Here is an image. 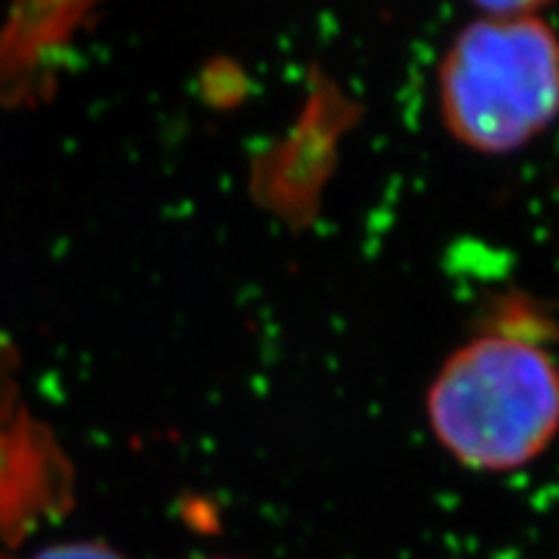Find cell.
<instances>
[{
	"label": "cell",
	"instance_id": "obj_1",
	"mask_svg": "<svg viewBox=\"0 0 559 559\" xmlns=\"http://www.w3.org/2000/svg\"><path fill=\"white\" fill-rule=\"evenodd\" d=\"M428 419L438 443L469 469H521L547 451L557 432L555 362L519 334L466 342L432 381Z\"/></svg>",
	"mask_w": 559,
	"mask_h": 559
},
{
	"label": "cell",
	"instance_id": "obj_2",
	"mask_svg": "<svg viewBox=\"0 0 559 559\" xmlns=\"http://www.w3.org/2000/svg\"><path fill=\"white\" fill-rule=\"evenodd\" d=\"M559 99L557 37L534 5H495L459 32L440 66V111L459 143L510 153L539 138Z\"/></svg>",
	"mask_w": 559,
	"mask_h": 559
},
{
	"label": "cell",
	"instance_id": "obj_3",
	"mask_svg": "<svg viewBox=\"0 0 559 559\" xmlns=\"http://www.w3.org/2000/svg\"><path fill=\"white\" fill-rule=\"evenodd\" d=\"M32 559H128L104 542H66L41 549Z\"/></svg>",
	"mask_w": 559,
	"mask_h": 559
}]
</instances>
